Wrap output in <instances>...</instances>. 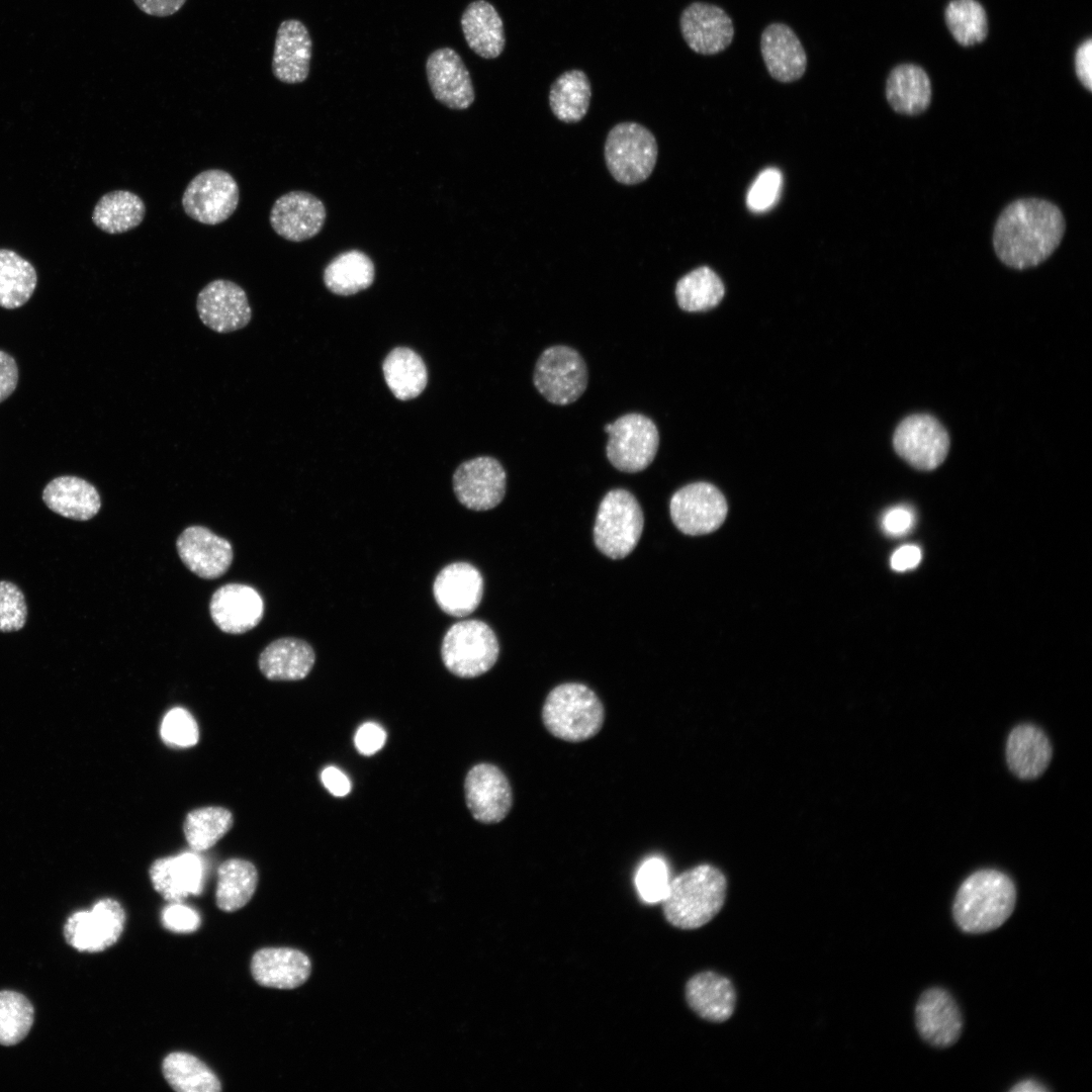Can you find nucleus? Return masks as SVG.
I'll use <instances>...</instances> for the list:
<instances>
[{
	"instance_id": "f257e3e1",
	"label": "nucleus",
	"mask_w": 1092,
	"mask_h": 1092,
	"mask_svg": "<svg viewBox=\"0 0 1092 1092\" xmlns=\"http://www.w3.org/2000/svg\"><path fill=\"white\" fill-rule=\"evenodd\" d=\"M1065 218L1054 203L1022 198L1008 204L999 215L993 234L998 258L1007 266L1027 269L1045 261L1065 233Z\"/></svg>"
},
{
	"instance_id": "f03ea898",
	"label": "nucleus",
	"mask_w": 1092,
	"mask_h": 1092,
	"mask_svg": "<svg viewBox=\"0 0 1092 1092\" xmlns=\"http://www.w3.org/2000/svg\"><path fill=\"white\" fill-rule=\"evenodd\" d=\"M1016 888L1004 873L984 869L971 874L959 887L952 904L958 927L971 934L999 928L1012 914Z\"/></svg>"
},
{
	"instance_id": "7ed1b4c3",
	"label": "nucleus",
	"mask_w": 1092,
	"mask_h": 1092,
	"mask_svg": "<svg viewBox=\"0 0 1092 1092\" xmlns=\"http://www.w3.org/2000/svg\"><path fill=\"white\" fill-rule=\"evenodd\" d=\"M727 882L720 870L701 864L684 872L671 882L663 898L666 920L681 929L699 928L721 910Z\"/></svg>"
},
{
	"instance_id": "20e7f679",
	"label": "nucleus",
	"mask_w": 1092,
	"mask_h": 1092,
	"mask_svg": "<svg viewBox=\"0 0 1092 1092\" xmlns=\"http://www.w3.org/2000/svg\"><path fill=\"white\" fill-rule=\"evenodd\" d=\"M542 722L554 737L582 742L596 736L605 721V708L598 695L585 685L565 682L546 697Z\"/></svg>"
},
{
	"instance_id": "39448f33",
	"label": "nucleus",
	"mask_w": 1092,
	"mask_h": 1092,
	"mask_svg": "<svg viewBox=\"0 0 1092 1092\" xmlns=\"http://www.w3.org/2000/svg\"><path fill=\"white\" fill-rule=\"evenodd\" d=\"M643 524V513L636 497L626 489H612L599 506L594 526L595 544L612 559L624 558L638 544Z\"/></svg>"
},
{
	"instance_id": "423d86ee",
	"label": "nucleus",
	"mask_w": 1092,
	"mask_h": 1092,
	"mask_svg": "<svg viewBox=\"0 0 1092 1092\" xmlns=\"http://www.w3.org/2000/svg\"><path fill=\"white\" fill-rule=\"evenodd\" d=\"M499 645L491 628L479 620L452 625L441 645L446 668L456 676L471 678L488 671L496 662Z\"/></svg>"
},
{
	"instance_id": "0eeeda50",
	"label": "nucleus",
	"mask_w": 1092,
	"mask_h": 1092,
	"mask_svg": "<svg viewBox=\"0 0 1092 1092\" xmlns=\"http://www.w3.org/2000/svg\"><path fill=\"white\" fill-rule=\"evenodd\" d=\"M657 143L653 133L636 122H621L608 133L605 159L611 175L625 185L646 180L657 159Z\"/></svg>"
},
{
	"instance_id": "6e6552de",
	"label": "nucleus",
	"mask_w": 1092,
	"mask_h": 1092,
	"mask_svg": "<svg viewBox=\"0 0 1092 1092\" xmlns=\"http://www.w3.org/2000/svg\"><path fill=\"white\" fill-rule=\"evenodd\" d=\"M533 382L546 400L566 405L577 400L585 391L587 367L575 349L564 345L551 346L539 356Z\"/></svg>"
},
{
	"instance_id": "1a4fd4ad",
	"label": "nucleus",
	"mask_w": 1092,
	"mask_h": 1092,
	"mask_svg": "<svg viewBox=\"0 0 1092 1092\" xmlns=\"http://www.w3.org/2000/svg\"><path fill=\"white\" fill-rule=\"evenodd\" d=\"M610 463L620 471L636 473L647 468L656 456L659 433L648 417L630 413L605 426Z\"/></svg>"
},
{
	"instance_id": "9d476101",
	"label": "nucleus",
	"mask_w": 1092,
	"mask_h": 1092,
	"mask_svg": "<svg viewBox=\"0 0 1092 1092\" xmlns=\"http://www.w3.org/2000/svg\"><path fill=\"white\" fill-rule=\"evenodd\" d=\"M239 199L235 178L224 170L209 169L190 180L182 196V206L192 219L214 225L235 212Z\"/></svg>"
},
{
	"instance_id": "9b49d317",
	"label": "nucleus",
	"mask_w": 1092,
	"mask_h": 1092,
	"mask_svg": "<svg viewBox=\"0 0 1092 1092\" xmlns=\"http://www.w3.org/2000/svg\"><path fill=\"white\" fill-rule=\"evenodd\" d=\"M125 923L122 906L113 899L96 902L91 910L72 913L64 925L66 942L81 952H100L120 937Z\"/></svg>"
},
{
	"instance_id": "f8f14e48",
	"label": "nucleus",
	"mask_w": 1092,
	"mask_h": 1092,
	"mask_svg": "<svg viewBox=\"0 0 1092 1092\" xmlns=\"http://www.w3.org/2000/svg\"><path fill=\"white\" fill-rule=\"evenodd\" d=\"M893 445L897 454L920 470H933L945 459L949 438L943 426L929 415L917 414L897 427Z\"/></svg>"
},
{
	"instance_id": "ddd939ff",
	"label": "nucleus",
	"mask_w": 1092,
	"mask_h": 1092,
	"mask_svg": "<svg viewBox=\"0 0 1092 1092\" xmlns=\"http://www.w3.org/2000/svg\"><path fill=\"white\" fill-rule=\"evenodd\" d=\"M669 512L673 524L687 535H703L717 530L727 515L722 492L707 482L679 488L671 496Z\"/></svg>"
},
{
	"instance_id": "4468645a",
	"label": "nucleus",
	"mask_w": 1092,
	"mask_h": 1092,
	"mask_svg": "<svg viewBox=\"0 0 1092 1092\" xmlns=\"http://www.w3.org/2000/svg\"><path fill=\"white\" fill-rule=\"evenodd\" d=\"M464 796L472 817L484 824L503 821L513 806L510 782L504 771L492 763H477L468 770Z\"/></svg>"
},
{
	"instance_id": "2eb2a0df",
	"label": "nucleus",
	"mask_w": 1092,
	"mask_h": 1092,
	"mask_svg": "<svg viewBox=\"0 0 1092 1092\" xmlns=\"http://www.w3.org/2000/svg\"><path fill=\"white\" fill-rule=\"evenodd\" d=\"M506 485L504 467L489 456L463 462L453 475V488L458 500L473 511H487L496 507L505 496Z\"/></svg>"
},
{
	"instance_id": "dca6fc26",
	"label": "nucleus",
	"mask_w": 1092,
	"mask_h": 1092,
	"mask_svg": "<svg viewBox=\"0 0 1092 1092\" xmlns=\"http://www.w3.org/2000/svg\"><path fill=\"white\" fill-rule=\"evenodd\" d=\"M196 309L203 325L224 334L245 328L252 318L246 291L226 279H215L198 293Z\"/></svg>"
},
{
	"instance_id": "f3484780",
	"label": "nucleus",
	"mask_w": 1092,
	"mask_h": 1092,
	"mask_svg": "<svg viewBox=\"0 0 1092 1092\" xmlns=\"http://www.w3.org/2000/svg\"><path fill=\"white\" fill-rule=\"evenodd\" d=\"M915 1024L921 1038L932 1046L953 1045L963 1031V1015L951 996L943 988L925 990L915 1006Z\"/></svg>"
},
{
	"instance_id": "a211bd4d",
	"label": "nucleus",
	"mask_w": 1092,
	"mask_h": 1092,
	"mask_svg": "<svg viewBox=\"0 0 1092 1092\" xmlns=\"http://www.w3.org/2000/svg\"><path fill=\"white\" fill-rule=\"evenodd\" d=\"M326 216V207L320 198L305 191H290L275 200L269 221L283 239L303 242L322 231Z\"/></svg>"
},
{
	"instance_id": "6ab92c4d",
	"label": "nucleus",
	"mask_w": 1092,
	"mask_h": 1092,
	"mask_svg": "<svg viewBox=\"0 0 1092 1092\" xmlns=\"http://www.w3.org/2000/svg\"><path fill=\"white\" fill-rule=\"evenodd\" d=\"M176 546L185 566L204 579L221 576L234 558L231 543L202 526L186 528L178 537Z\"/></svg>"
},
{
	"instance_id": "aec40b11",
	"label": "nucleus",
	"mask_w": 1092,
	"mask_h": 1092,
	"mask_svg": "<svg viewBox=\"0 0 1092 1092\" xmlns=\"http://www.w3.org/2000/svg\"><path fill=\"white\" fill-rule=\"evenodd\" d=\"M680 30L688 46L701 55H715L732 41L734 26L719 6L694 2L680 15Z\"/></svg>"
},
{
	"instance_id": "412c9836",
	"label": "nucleus",
	"mask_w": 1092,
	"mask_h": 1092,
	"mask_svg": "<svg viewBox=\"0 0 1092 1092\" xmlns=\"http://www.w3.org/2000/svg\"><path fill=\"white\" fill-rule=\"evenodd\" d=\"M434 97L448 108L463 110L474 101L471 78L460 56L450 48L433 52L426 64Z\"/></svg>"
},
{
	"instance_id": "4be33fe9",
	"label": "nucleus",
	"mask_w": 1092,
	"mask_h": 1092,
	"mask_svg": "<svg viewBox=\"0 0 1092 1092\" xmlns=\"http://www.w3.org/2000/svg\"><path fill=\"white\" fill-rule=\"evenodd\" d=\"M209 612L212 621L222 632L243 634L260 623L264 604L255 588L241 583H228L213 593Z\"/></svg>"
},
{
	"instance_id": "5701e85b",
	"label": "nucleus",
	"mask_w": 1092,
	"mask_h": 1092,
	"mask_svg": "<svg viewBox=\"0 0 1092 1092\" xmlns=\"http://www.w3.org/2000/svg\"><path fill=\"white\" fill-rule=\"evenodd\" d=\"M433 593L442 611L450 616L464 617L478 607L483 595V578L473 565L454 562L438 573Z\"/></svg>"
},
{
	"instance_id": "b1692460",
	"label": "nucleus",
	"mask_w": 1092,
	"mask_h": 1092,
	"mask_svg": "<svg viewBox=\"0 0 1092 1092\" xmlns=\"http://www.w3.org/2000/svg\"><path fill=\"white\" fill-rule=\"evenodd\" d=\"M251 973L261 986L290 990L307 981L311 963L304 952L295 948L265 947L254 953Z\"/></svg>"
},
{
	"instance_id": "393cba45",
	"label": "nucleus",
	"mask_w": 1092,
	"mask_h": 1092,
	"mask_svg": "<svg viewBox=\"0 0 1092 1092\" xmlns=\"http://www.w3.org/2000/svg\"><path fill=\"white\" fill-rule=\"evenodd\" d=\"M154 889L167 901L181 902L199 895L203 887L204 864L193 852L156 859L149 870Z\"/></svg>"
},
{
	"instance_id": "a878e982",
	"label": "nucleus",
	"mask_w": 1092,
	"mask_h": 1092,
	"mask_svg": "<svg viewBox=\"0 0 1092 1092\" xmlns=\"http://www.w3.org/2000/svg\"><path fill=\"white\" fill-rule=\"evenodd\" d=\"M760 51L765 67L774 79L789 83L804 75L807 56L790 26L784 23L769 24L761 34Z\"/></svg>"
},
{
	"instance_id": "bb28decb",
	"label": "nucleus",
	"mask_w": 1092,
	"mask_h": 1092,
	"mask_svg": "<svg viewBox=\"0 0 1092 1092\" xmlns=\"http://www.w3.org/2000/svg\"><path fill=\"white\" fill-rule=\"evenodd\" d=\"M311 38L302 22L288 19L277 30L272 59V71L281 82H303L309 72Z\"/></svg>"
},
{
	"instance_id": "cd10ccee",
	"label": "nucleus",
	"mask_w": 1092,
	"mask_h": 1092,
	"mask_svg": "<svg viewBox=\"0 0 1092 1092\" xmlns=\"http://www.w3.org/2000/svg\"><path fill=\"white\" fill-rule=\"evenodd\" d=\"M41 497L52 512L74 521H88L101 508L96 487L75 475L55 477L44 486Z\"/></svg>"
},
{
	"instance_id": "c85d7f7f",
	"label": "nucleus",
	"mask_w": 1092,
	"mask_h": 1092,
	"mask_svg": "<svg viewBox=\"0 0 1092 1092\" xmlns=\"http://www.w3.org/2000/svg\"><path fill=\"white\" fill-rule=\"evenodd\" d=\"M1053 749L1041 729L1031 724L1016 726L1006 743V759L1010 770L1018 778L1032 780L1050 764Z\"/></svg>"
},
{
	"instance_id": "c756f323",
	"label": "nucleus",
	"mask_w": 1092,
	"mask_h": 1092,
	"mask_svg": "<svg viewBox=\"0 0 1092 1092\" xmlns=\"http://www.w3.org/2000/svg\"><path fill=\"white\" fill-rule=\"evenodd\" d=\"M686 998L689 1006L702 1018L723 1022L735 1009L736 993L727 978L713 972L697 974L687 984Z\"/></svg>"
},
{
	"instance_id": "7c9ffc66",
	"label": "nucleus",
	"mask_w": 1092,
	"mask_h": 1092,
	"mask_svg": "<svg viewBox=\"0 0 1092 1092\" xmlns=\"http://www.w3.org/2000/svg\"><path fill=\"white\" fill-rule=\"evenodd\" d=\"M315 660L312 647L298 638H280L268 644L259 656V668L270 680H299L311 670Z\"/></svg>"
},
{
	"instance_id": "2f4dec72",
	"label": "nucleus",
	"mask_w": 1092,
	"mask_h": 1092,
	"mask_svg": "<svg viewBox=\"0 0 1092 1092\" xmlns=\"http://www.w3.org/2000/svg\"><path fill=\"white\" fill-rule=\"evenodd\" d=\"M461 27L467 44L479 57L494 59L504 51L503 20L487 1L470 3L462 14Z\"/></svg>"
},
{
	"instance_id": "473e14b6",
	"label": "nucleus",
	"mask_w": 1092,
	"mask_h": 1092,
	"mask_svg": "<svg viewBox=\"0 0 1092 1092\" xmlns=\"http://www.w3.org/2000/svg\"><path fill=\"white\" fill-rule=\"evenodd\" d=\"M886 97L896 112L919 114L931 101L930 80L926 72L917 65H899L891 71L887 79Z\"/></svg>"
},
{
	"instance_id": "72a5a7b5",
	"label": "nucleus",
	"mask_w": 1092,
	"mask_h": 1092,
	"mask_svg": "<svg viewBox=\"0 0 1092 1092\" xmlns=\"http://www.w3.org/2000/svg\"><path fill=\"white\" fill-rule=\"evenodd\" d=\"M145 214L146 205L139 195L127 190H114L99 198L92 221L99 230L116 235L139 226Z\"/></svg>"
},
{
	"instance_id": "f704fd0d",
	"label": "nucleus",
	"mask_w": 1092,
	"mask_h": 1092,
	"mask_svg": "<svg viewBox=\"0 0 1092 1092\" xmlns=\"http://www.w3.org/2000/svg\"><path fill=\"white\" fill-rule=\"evenodd\" d=\"M375 269L370 257L359 250L336 256L324 270V283L333 293L348 296L370 287Z\"/></svg>"
},
{
	"instance_id": "c9c22d12",
	"label": "nucleus",
	"mask_w": 1092,
	"mask_h": 1092,
	"mask_svg": "<svg viewBox=\"0 0 1092 1092\" xmlns=\"http://www.w3.org/2000/svg\"><path fill=\"white\" fill-rule=\"evenodd\" d=\"M382 370L388 388L400 400L417 397L427 385L426 365L421 356L408 348L393 349L383 361Z\"/></svg>"
},
{
	"instance_id": "e433bc0d",
	"label": "nucleus",
	"mask_w": 1092,
	"mask_h": 1092,
	"mask_svg": "<svg viewBox=\"0 0 1092 1092\" xmlns=\"http://www.w3.org/2000/svg\"><path fill=\"white\" fill-rule=\"evenodd\" d=\"M217 876L215 903L222 911L234 912L243 908L256 891L258 873L249 860L226 859L219 866Z\"/></svg>"
},
{
	"instance_id": "4c0bfd02",
	"label": "nucleus",
	"mask_w": 1092,
	"mask_h": 1092,
	"mask_svg": "<svg viewBox=\"0 0 1092 1092\" xmlns=\"http://www.w3.org/2000/svg\"><path fill=\"white\" fill-rule=\"evenodd\" d=\"M592 97V87L584 72L570 70L560 75L552 84L549 104L553 114L561 121H580L586 114Z\"/></svg>"
},
{
	"instance_id": "58836bf2",
	"label": "nucleus",
	"mask_w": 1092,
	"mask_h": 1092,
	"mask_svg": "<svg viewBox=\"0 0 1092 1092\" xmlns=\"http://www.w3.org/2000/svg\"><path fill=\"white\" fill-rule=\"evenodd\" d=\"M37 283L34 267L12 250L0 249V306L14 309L32 296Z\"/></svg>"
},
{
	"instance_id": "ea45409f",
	"label": "nucleus",
	"mask_w": 1092,
	"mask_h": 1092,
	"mask_svg": "<svg viewBox=\"0 0 1092 1092\" xmlns=\"http://www.w3.org/2000/svg\"><path fill=\"white\" fill-rule=\"evenodd\" d=\"M164 1078L178 1092H218L221 1084L215 1074L198 1058L182 1052L165 1057Z\"/></svg>"
},
{
	"instance_id": "a19ab883",
	"label": "nucleus",
	"mask_w": 1092,
	"mask_h": 1092,
	"mask_svg": "<svg viewBox=\"0 0 1092 1092\" xmlns=\"http://www.w3.org/2000/svg\"><path fill=\"white\" fill-rule=\"evenodd\" d=\"M725 293L719 276L709 267H699L681 277L675 286L678 306L690 312L716 306Z\"/></svg>"
},
{
	"instance_id": "79ce46f5",
	"label": "nucleus",
	"mask_w": 1092,
	"mask_h": 1092,
	"mask_svg": "<svg viewBox=\"0 0 1092 1092\" xmlns=\"http://www.w3.org/2000/svg\"><path fill=\"white\" fill-rule=\"evenodd\" d=\"M233 814L222 807H203L186 815L183 831L189 846L196 851L212 847L233 827Z\"/></svg>"
},
{
	"instance_id": "37998d69",
	"label": "nucleus",
	"mask_w": 1092,
	"mask_h": 1092,
	"mask_svg": "<svg viewBox=\"0 0 1092 1092\" xmlns=\"http://www.w3.org/2000/svg\"><path fill=\"white\" fill-rule=\"evenodd\" d=\"M944 15L950 33L960 44L974 46L986 38L987 14L977 0H951Z\"/></svg>"
},
{
	"instance_id": "c03bdc74",
	"label": "nucleus",
	"mask_w": 1092,
	"mask_h": 1092,
	"mask_svg": "<svg viewBox=\"0 0 1092 1092\" xmlns=\"http://www.w3.org/2000/svg\"><path fill=\"white\" fill-rule=\"evenodd\" d=\"M34 1021L31 1002L21 993L0 991V1044L11 1046L22 1041Z\"/></svg>"
},
{
	"instance_id": "a18cd8bd",
	"label": "nucleus",
	"mask_w": 1092,
	"mask_h": 1092,
	"mask_svg": "<svg viewBox=\"0 0 1092 1092\" xmlns=\"http://www.w3.org/2000/svg\"><path fill=\"white\" fill-rule=\"evenodd\" d=\"M163 741L172 747H191L198 741V726L193 716L183 708H174L164 717L161 725Z\"/></svg>"
},
{
	"instance_id": "49530a36",
	"label": "nucleus",
	"mask_w": 1092,
	"mask_h": 1092,
	"mask_svg": "<svg viewBox=\"0 0 1092 1092\" xmlns=\"http://www.w3.org/2000/svg\"><path fill=\"white\" fill-rule=\"evenodd\" d=\"M26 619L27 605L20 587L12 581L0 580V632L19 631Z\"/></svg>"
},
{
	"instance_id": "de8ad7c7",
	"label": "nucleus",
	"mask_w": 1092,
	"mask_h": 1092,
	"mask_svg": "<svg viewBox=\"0 0 1092 1092\" xmlns=\"http://www.w3.org/2000/svg\"><path fill=\"white\" fill-rule=\"evenodd\" d=\"M668 871L659 857L645 860L639 868L635 884L640 897L647 903L662 901L669 886Z\"/></svg>"
},
{
	"instance_id": "09e8293b",
	"label": "nucleus",
	"mask_w": 1092,
	"mask_h": 1092,
	"mask_svg": "<svg viewBox=\"0 0 1092 1092\" xmlns=\"http://www.w3.org/2000/svg\"><path fill=\"white\" fill-rule=\"evenodd\" d=\"M782 187V172L777 168L764 169L755 178L747 192V207L753 212L770 209L778 201Z\"/></svg>"
},
{
	"instance_id": "8fccbe9b",
	"label": "nucleus",
	"mask_w": 1092,
	"mask_h": 1092,
	"mask_svg": "<svg viewBox=\"0 0 1092 1092\" xmlns=\"http://www.w3.org/2000/svg\"><path fill=\"white\" fill-rule=\"evenodd\" d=\"M161 918L166 929L178 933L193 932L201 923L198 912L180 902H171L166 906L162 911Z\"/></svg>"
},
{
	"instance_id": "3c124183",
	"label": "nucleus",
	"mask_w": 1092,
	"mask_h": 1092,
	"mask_svg": "<svg viewBox=\"0 0 1092 1092\" xmlns=\"http://www.w3.org/2000/svg\"><path fill=\"white\" fill-rule=\"evenodd\" d=\"M915 524V511L907 505H899L888 509L881 519L883 532L895 538L909 534Z\"/></svg>"
},
{
	"instance_id": "603ef678",
	"label": "nucleus",
	"mask_w": 1092,
	"mask_h": 1092,
	"mask_svg": "<svg viewBox=\"0 0 1092 1092\" xmlns=\"http://www.w3.org/2000/svg\"><path fill=\"white\" fill-rule=\"evenodd\" d=\"M386 740L384 729L374 722L362 724L356 731L354 742L359 753L372 755L380 750Z\"/></svg>"
},
{
	"instance_id": "864d4df0",
	"label": "nucleus",
	"mask_w": 1092,
	"mask_h": 1092,
	"mask_svg": "<svg viewBox=\"0 0 1092 1092\" xmlns=\"http://www.w3.org/2000/svg\"><path fill=\"white\" fill-rule=\"evenodd\" d=\"M18 383V367L15 359L0 350V402L7 399Z\"/></svg>"
},
{
	"instance_id": "5fc2aeb1",
	"label": "nucleus",
	"mask_w": 1092,
	"mask_h": 1092,
	"mask_svg": "<svg viewBox=\"0 0 1092 1092\" xmlns=\"http://www.w3.org/2000/svg\"><path fill=\"white\" fill-rule=\"evenodd\" d=\"M1076 75L1082 85L1092 90V39L1083 41L1075 54Z\"/></svg>"
},
{
	"instance_id": "6e6d98bb",
	"label": "nucleus",
	"mask_w": 1092,
	"mask_h": 1092,
	"mask_svg": "<svg viewBox=\"0 0 1092 1092\" xmlns=\"http://www.w3.org/2000/svg\"><path fill=\"white\" fill-rule=\"evenodd\" d=\"M922 558L921 549L914 544L899 547L892 554L890 564L895 571L903 572L914 569Z\"/></svg>"
},
{
	"instance_id": "4d7b16f0",
	"label": "nucleus",
	"mask_w": 1092,
	"mask_h": 1092,
	"mask_svg": "<svg viewBox=\"0 0 1092 1092\" xmlns=\"http://www.w3.org/2000/svg\"><path fill=\"white\" fill-rule=\"evenodd\" d=\"M321 780L325 788L336 797H344L351 790L349 778L339 768L328 766L323 769Z\"/></svg>"
},
{
	"instance_id": "13d9d810",
	"label": "nucleus",
	"mask_w": 1092,
	"mask_h": 1092,
	"mask_svg": "<svg viewBox=\"0 0 1092 1092\" xmlns=\"http://www.w3.org/2000/svg\"><path fill=\"white\" fill-rule=\"evenodd\" d=\"M133 2L146 14L166 17L176 13L186 0H133Z\"/></svg>"
},
{
	"instance_id": "bf43d9fd",
	"label": "nucleus",
	"mask_w": 1092,
	"mask_h": 1092,
	"mask_svg": "<svg viewBox=\"0 0 1092 1092\" xmlns=\"http://www.w3.org/2000/svg\"><path fill=\"white\" fill-rule=\"evenodd\" d=\"M1010 1091H1013V1092H1038V1091H1048V1088H1045L1043 1085H1041L1039 1082H1037L1035 1080L1026 1079L1024 1081H1021V1082L1015 1084V1086H1013L1010 1089Z\"/></svg>"
}]
</instances>
